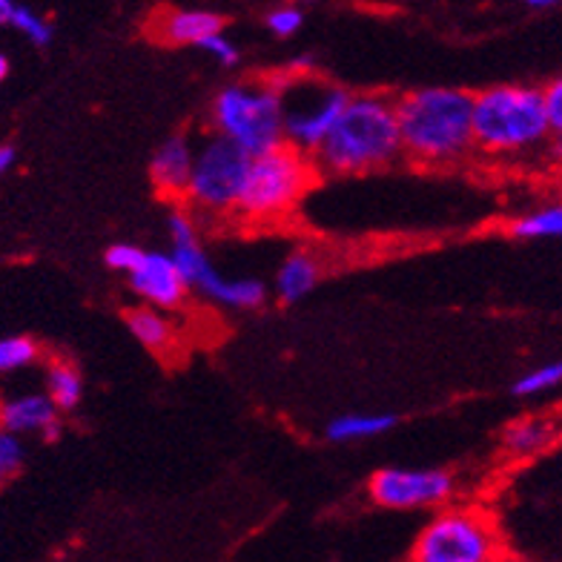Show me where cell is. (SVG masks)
Wrapping results in <instances>:
<instances>
[{
	"label": "cell",
	"mask_w": 562,
	"mask_h": 562,
	"mask_svg": "<svg viewBox=\"0 0 562 562\" xmlns=\"http://www.w3.org/2000/svg\"><path fill=\"white\" fill-rule=\"evenodd\" d=\"M402 156L407 161L445 170L474 156V92L453 87H425L396 98Z\"/></svg>",
	"instance_id": "6da1fadb"
},
{
	"label": "cell",
	"mask_w": 562,
	"mask_h": 562,
	"mask_svg": "<svg viewBox=\"0 0 562 562\" xmlns=\"http://www.w3.org/2000/svg\"><path fill=\"white\" fill-rule=\"evenodd\" d=\"M311 158L318 176H364L402 161L396 98L379 92L350 95L334 130Z\"/></svg>",
	"instance_id": "7a4b0ae2"
},
{
	"label": "cell",
	"mask_w": 562,
	"mask_h": 562,
	"mask_svg": "<svg viewBox=\"0 0 562 562\" xmlns=\"http://www.w3.org/2000/svg\"><path fill=\"white\" fill-rule=\"evenodd\" d=\"M551 144L546 98L531 83H499L474 92V156L522 164L546 156Z\"/></svg>",
	"instance_id": "3957f363"
},
{
	"label": "cell",
	"mask_w": 562,
	"mask_h": 562,
	"mask_svg": "<svg viewBox=\"0 0 562 562\" xmlns=\"http://www.w3.org/2000/svg\"><path fill=\"white\" fill-rule=\"evenodd\" d=\"M210 124L215 135L229 140L233 147L250 158L265 156L284 144V121H281V95L276 78H250L236 81L213 98Z\"/></svg>",
	"instance_id": "277c9868"
},
{
	"label": "cell",
	"mask_w": 562,
	"mask_h": 562,
	"mask_svg": "<svg viewBox=\"0 0 562 562\" xmlns=\"http://www.w3.org/2000/svg\"><path fill=\"white\" fill-rule=\"evenodd\" d=\"M318 170L311 156H304L290 144L256 156L247 170L245 193L236 218L250 224H270L296 210L304 193L316 184Z\"/></svg>",
	"instance_id": "5b68a950"
},
{
	"label": "cell",
	"mask_w": 562,
	"mask_h": 562,
	"mask_svg": "<svg viewBox=\"0 0 562 562\" xmlns=\"http://www.w3.org/2000/svg\"><path fill=\"white\" fill-rule=\"evenodd\" d=\"M407 562H503V540L488 510L451 503L422 526Z\"/></svg>",
	"instance_id": "8992f818"
},
{
	"label": "cell",
	"mask_w": 562,
	"mask_h": 562,
	"mask_svg": "<svg viewBox=\"0 0 562 562\" xmlns=\"http://www.w3.org/2000/svg\"><path fill=\"white\" fill-rule=\"evenodd\" d=\"M172 238V261L184 276L187 288L199 290L210 302L229 307V311H256L267 302V284L259 279H229L218 273L210 261L207 250L201 247L199 218L187 207H176L167 222Z\"/></svg>",
	"instance_id": "52a82bcc"
},
{
	"label": "cell",
	"mask_w": 562,
	"mask_h": 562,
	"mask_svg": "<svg viewBox=\"0 0 562 562\" xmlns=\"http://www.w3.org/2000/svg\"><path fill=\"white\" fill-rule=\"evenodd\" d=\"M279 81L281 121H284V144L313 156L327 133L339 121L341 110L348 106L350 92L336 83L325 81L313 72H293Z\"/></svg>",
	"instance_id": "ba28073f"
},
{
	"label": "cell",
	"mask_w": 562,
	"mask_h": 562,
	"mask_svg": "<svg viewBox=\"0 0 562 562\" xmlns=\"http://www.w3.org/2000/svg\"><path fill=\"white\" fill-rule=\"evenodd\" d=\"M252 158L229 140L210 135L195 147L184 207L195 218H236Z\"/></svg>",
	"instance_id": "9c48e42d"
},
{
	"label": "cell",
	"mask_w": 562,
	"mask_h": 562,
	"mask_svg": "<svg viewBox=\"0 0 562 562\" xmlns=\"http://www.w3.org/2000/svg\"><path fill=\"white\" fill-rule=\"evenodd\" d=\"M453 494L457 482L442 468H379L368 480L370 503L387 510H439Z\"/></svg>",
	"instance_id": "30bf717a"
},
{
	"label": "cell",
	"mask_w": 562,
	"mask_h": 562,
	"mask_svg": "<svg viewBox=\"0 0 562 562\" xmlns=\"http://www.w3.org/2000/svg\"><path fill=\"white\" fill-rule=\"evenodd\" d=\"M130 284L147 307H156L164 313L178 311L190 293L184 276L176 267L170 252H144L140 265L130 276Z\"/></svg>",
	"instance_id": "8fae6325"
},
{
	"label": "cell",
	"mask_w": 562,
	"mask_h": 562,
	"mask_svg": "<svg viewBox=\"0 0 562 562\" xmlns=\"http://www.w3.org/2000/svg\"><path fill=\"white\" fill-rule=\"evenodd\" d=\"M222 32L224 18L210 12V9H158L147 23V35L156 37L158 44L170 46H201L213 35H222Z\"/></svg>",
	"instance_id": "7c38bea8"
},
{
	"label": "cell",
	"mask_w": 562,
	"mask_h": 562,
	"mask_svg": "<svg viewBox=\"0 0 562 562\" xmlns=\"http://www.w3.org/2000/svg\"><path fill=\"white\" fill-rule=\"evenodd\" d=\"M195 164V144L187 135H172L156 149L149 161V181L164 199L181 201L184 204L190 176Z\"/></svg>",
	"instance_id": "4fadbf2b"
},
{
	"label": "cell",
	"mask_w": 562,
	"mask_h": 562,
	"mask_svg": "<svg viewBox=\"0 0 562 562\" xmlns=\"http://www.w3.org/2000/svg\"><path fill=\"white\" fill-rule=\"evenodd\" d=\"M0 428L9 434H41L46 442L58 439L60 411L46 393H23L15 400L0 402Z\"/></svg>",
	"instance_id": "5bb4252c"
},
{
	"label": "cell",
	"mask_w": 562,
	"mask_h": 562,
	"mask_svg": "<svg viewBox=\"0 0 562 562\" xmlns=\"http://www.w3.org/2000/svg\"><path fill=\"white\" fill-rule=\"evenodd\" d=\"M562 437V414L548 411V414H531L522 419L510 422L503 434V451L510 459H531L537 453L548 451L557 439Z\"/></svg>",
	"instance_id": "9a60e30c"
},
{
	"label": "cell",
	"mask_w": 562,
	"mask_h": 562,
	"mask_svg": "<svg viewBox=\"0 0 562 562\" xmlns=\"http://www.w3.org/2000/svg\"><path fill=\"white\" fill-rule=\"evenodd\" d=\"M124 318L126 327H130V334L156 356H164V359H167V356H172L178 350V325L172 322L170 313L140 304V307L126 311Z\"/></svg>",
	"instance_id": "2e32d148"
},
{
	"label": "cell",
	"mask_w": 562,
	"mask_h": 562,
	"mask_svg": "<svg viewBox=\"0 0 562 562\" xmlns=\"http://www.w3.org/2000/svg\"><path fill=\"white\" fill-rule=\"evenodd\" d=\"M322 279V265L311 250H293L288 259L281 261L279 273H276V296L284 304H293L313 293V288Z\"/></svg>",
	"instance_id": "e0dca14e"
},
{
	"label": "cell",
	"mask_w": 562,
	"mask_h": 562,
	"mask_svg": "<svg viewBox=\"0 0 562 562\" xmlns=\"http://www.w3.org/2000/svg\"><path fill=\"white\" fill-rule=\"evenodd\" d=\"M508 233L514 238H562V199L546 201L540 207H531L510 218Z\"/></svg>",
	"instance_id": "ac0fdd59"
},
{
	"label": "cell",
	"mask_w": 562,
	"mask_h": 562,
	"mask_svg": "<svg viewBox=\"0 0 562 562\" xmlns=\"http://www.w3.org/2000/svg\"><path fill=\"white\" fill-rule=\"evenodd\" d=\"M396 425L393 414H345L327 425V439L334 442H362V439L382 437Z\"/></svg>",
	"instance_id": "d6986e66"
},
{
	"label": "cell",
	"mask_w": 562,
	"mask_h": 562,
	"mask_svg": "<svg viewBox=\"0 0 562 562\" xmlns=\"http://www.w3.org/2000/svg\"><path fill=\"white\" fill-rule=\"evenodd\" d=\"M46 396L53 400V405L58 407L60 414L78 407V402H81L83 396V379L81 373H78V368L64 362V359L49 364V368H46Z\"/></svg>",
	"instance_id": "ffe728a7"
},
{
	"label": "cell",
	"mask_w": 562,
	"mask_h": 562,
	"mask_svg": "<svg viewBox=\"0 0 562 562\" xmlns=\"http://www.w3.org/2000/svg\"><path fill=\"white\" fill-rule=\"evenodd\" d=\"M562 385V359L557 362H546L540 368L528 370L522 376L514 382V393L528 400V396H540V393L554 391V387Z\"/></svg>",
	"instance_id": "44dd1931"
},
{
	"label": "cell",
	"mask_w": 562,
	"mask_h": 562,
	"mask_svg": "<svg viewBox=\"0 0 562 562\" xmlns=\"http://www.w3.org/2000/svg\"><path fill=\"white\" fill-rule=\"evenodd\" d=\"M9 26L15 32H21V35L35 46H49V41H53V26H49V21H46L44 15L32 12L30 7H18L15 3L12 18H9Z\"/></svg>",
	"instance_id": "7402d4cb"
},
{
	"label": "cell",
	"mask_w": 562,
	"mask_h": 562,
	"mask_svg": "<svg viewBox=\"0 0 562 562\" xmlns=\"http://www.w3.org/2000/svg\"><path fill=\"white\" fill-rule=\"evenodd\" d=\"M37 359V345L30 336H7L0 339V376L21 370Z\"/></svg>",
	"instance_id": "603a6c76"
},
{
	"label": "cell",
	"mask_w": 562,
	"mask_h": 562,
	"mask_svg": "<svg viewBox=\"0 0 562 562\" xmlns=\"http://www.w3.org/2000/svg\"><path fill=\"white\" fill-rule=\"evenodd\" d=\"M21 465H23L21 437H15V434H9V430L0 428V485H3L9 476H15Z\"/></svg>",
	"instance_id": "cb8c5ba5"
},
{
	"label": "cell",
	"mask_w": 562,
	"mask_h": 562,
	"mask_svg": "<svg viewBox=\"0 0 562 562\" xmlns=\"http://www.w3.org/2000/svg\"><path fill=\"white\" fill-rule=\"evenodd\" d=\"M265 23H267V30L273 32L276 37H293L299 30H302L304 15H302V9L296 7H276L267 12Z\"/></svg>",
	"instance_id": "d4e9b609"
},
{
	"label": "cell",
	"mask_w": 562,
	"mask_h": 562,
	"mask_svg": "<svg viewBox=\"0 0 562 562\" xmlns=\"http://www.w3.org/2000/svg\"><path fill=\"white\" fill-rule=\"evenodd\" d=\"M542 98H546L548 126H551V140L562 144V75L554 81L542 87Z\"/></svg>",
	"instance_id": "484cf974"
},
{
	"label": "cell",
	"mask_w": 562,
	"mask_h": 562,
	"mask_svg": "<svg viewBox=\"0 0 562 562\" xmlns=\"http://www.w3.org/2000/svg\"><path fill=\"white\" fill-rule=\"evenodd\" d=\"M144 252L147 250H140V247H135V245H112L110 250H106L104 261H106V267H112V270L133 276L135 267L140 265V259H144Z\"/></svg>",
	"instance_id": "4316f807"
},
{
	"label": "cell",
	"mask_w": 562,
	"mask_h": 562,
	"mask_svg": "<svg viewBox=\"0 0 562 562\" xmlns=\"http://www.w3.org/2000/svg\"><path fill=\"white\" fill-rule=\"evenodd\" d=\"M201 49H204L207 55H213V60H218L222 67H236L238 58H241V55H238V46L233 44L224 32L222 35H213L210 41H204Z\"/></svg>",
	"instance_id": "83f0119b"
},
{
	"label": "cell",
	"mask_w": 562,
	"mask_h": 562,
	"mask_svg": "<svg viewBox=\"0 0 562 562\" xmlns=\"http://www.w3.org/2000/svg\"><path fill=\"white\" fill-rule=\"evenodd\" d=\"M12 164H15V147L7 144V147H0V176L12 170Z\"/></svg>",
	"instance_id": "f1b7e54d"
},
{
	"label": "cell",
	"mask_w": 562,
	"mask_h": 562,
	"mask_svg": "<svg viewBox=\"0 0 562 562\" xmlns=\"http://www.w3.org/2000/svg\"><path fill=\"white\" fill-rule=\"evenodd\" d=\"M12 9H15V3H12V0H0V26H9Z\"/></svg>",
	"instance_id": "f546056e"
},
{
	"label": "cell",
	"mask_w": 562,
	"mask_h": 562,
	"mask_svg": "<svg viewBox=\"0 0 562 562\" xmlns=\"http://www.w3.org/2000/svg\"><path fill=\"white\" fill-rule=\"evenodd\" d=\"M557 3L554 0H531V3H528V9H554Z\"/></svg>",
	"instance_id": "4dcf8cb0"
},
{
	"label": "cell",
	"mask_w": 562,
	"mask_h": 562,
	"mask_svg": "<svg viewBox=\"0 0 562 562\" xmlns=\"http://www.w3.org/2000/svg\"><path fill=\"white\" fill-rule=\"evenodd\" d=\"M7 75H9V58L0 53V83L7 81Z\"/></svg>",
	"instance_id": "1f68e13d"
}]
</instances>
